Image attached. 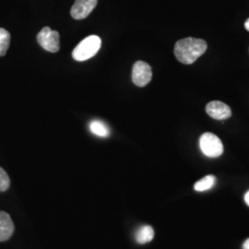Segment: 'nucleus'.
<instances>
[{"mask_svg":"<svg viewBox=\"0 0 249 249\" xmlns=\"http://www.w3.org/2000/svg\"><path fill=\"white\" fill-rule=\"evenodd\" d=\"M207 47L208 45L204 40L188 37L177 42L174 53L179 62L191 65L206 52Z\"/></svg>","mask_w":249,"mask_h":249,"instance_id":"f257e3e1","label":"nucleus"},{"mask_svg":"<svg viewBox=\"0 0 249 249\" xmlns=\"http://www.w3.org/2000/svg\"><path fill=\"white\" fill-rule=\"evenodd\" d=\"M101 45L102 41L99 36H88L74 48L72 52V56L76 61L80 62L88 60L98 53Z\"/></svg>","mask_w":249,"mask_h":249,"instance_id":"f03ea898","label":"nucleus"},{"mask_svg":"<svg viewBox=\"0 0 249 249\" xmlns=\"http://www.w3.org/2000/svg\"><path fill=\"white\" fill-rule=\"evenodd\" d=\"M199 147L203 154L210 158H217L223 152L222 141L213 133H204L199 139Z\"/></svg>","mask_w":249,"mask_h":249,"instance_id":"7ed1b4c3","label":"nucleus"},{"mask_svg":"<svg viewBox=\"0 0 249 249\" xmlns=\"http://www.w3.org/2000/svg\"><path fill=\"white\" fill-rule=\"evenodd\" d=\"M37 42L45 50L56 53L60 49V36L58 32L45 27L37 36Z\"/></svg>","mask_w":249,"mask_h":249,"instance_id":"20e7f679","label":"nucleus"},{"mask_svg":"<svg viewBox=\"0 0 249 249\" xmlns=\"http://www.w3.org/2000/svg\"><path fill=\"white\" fill-rule=\"evenodd\" d=\"M152 78V71L148 63L137 61L132 69V81L138 87H145Z\"/></svg>","mask_w":249,"mask_h":249,"instance_id":"39448f33","label":"nucleus"},{"mask_svg":"<svg viewBox=\"0 0 249 249\" xmlns=\"http://www.w3.org/2000/svg\"><path fill=\"white\" fill-rule=\"evenodd\" d=\"M98 0H76L72 6L71 14L75 19L87 18L95 9Z\"/></svg>","mask_w":249,"mask_h":249,"instance_id":"423d86ee","label":"nucleus"},{"mask_svg":"<svg viewBox=\"0 0 249 249\" xmlns=\"http://www.w3.org/2000/svg\"><path fill=\"white\" fill-rule=\"evenodd\" d=\"M206 112L216 120H225L231 116L230 107L220 101H213L206 106Z\"/></svg>","mask_w":249,"mask_h":249,"instance_id":"0eeeda50","label":"nucleus"},{"mask_svg":"<svg viewBox=\"0 0 249 249\" xmlns=\"http://www.w3.org/2000/svg\"><path fill=\"white\" fill-rule=\"evenodd\" d=\"M14 231V223L10 216L5 212H0V242L9 240Z\"/></svg>","mask_w":249,"mask_h":249,"instance_id":"6e6552de","label":"nucleus"},{"mask_svg":"<svg viewBox=\"0 0 249 249\" xmlns=\"http://www.w3.org/2000/svg\"><path fill=\"white\" fill-rule=\"evenodd\" d=\"M154 237V231L150 225H144L138 229L135 233V239L139 244H146L151 242Z\"/></svg>","mask_w":249,"mask_h":249,"instance_id":"1a4fd4ad","label":"nucleus"},{"mask_svg":"<svg viewBox=\"0 0 249 249\" xmlns=\"http://www.w3.org/2000/svg\"><path fill=\"white\" fill-rule=\"evenodd\" d=\"M89 130L91 133L101 137V138H107L110 134L109 128L107 124L102 121H98V120H94V121L90 122Z\"/></svg>","mask_w":249,"mask_h":249,"instance_id":"9d476101","label":"nucleus"},{"mask_svg":"<svg viewBox=\"0 0 249 249\" xmlns=\"http://www.w3.org/2000/svg\"><path fill=\"white\" fill-rule=\"evenodd\" d=\"M215 183H216V178L214 176L210 175V176H207L202 178L201 180L197 181L194 186V188L196 191L202 192V191H206V190L213 188Z\"/></svg>","mask_w":249,"mask_h":249,"instance_id":"9b49d317","label":"nucleus"},{"mask_svg":"<svg viewBox=\"0 0 249 249\" xmlns=\"http://www.w3.org/2000/svg\"><path fill=\"white\" fill-rule=\"evenodd\" d=\"M9 44L10 34L6 29L0 28V56H4L6 54L9 49Z\"/></svg>","mask_w":249,"mask_h":249,"instance_id":"f8f14e48","label":"nucleus"},{"mask_svg":"<svg viewBox=\"0 0 249 249\" xmlns=\"http://www.w3.org/2000/svg\"><path fill=\"white\" fill-rule=\"evenodd\" d=\"M10 186V180L6 171L0 167V192L6 191Z\"/></svg>","mask_w":249,"mask_h":249,"instance_id":"ddd939ff","label":"nucleus"},{"mask_svg":"<svg viewBox=\"0 0 249 249\" xmlns=\"http://www.w3.org/2000/svg\"><path fill=\"white\" fill-rule=\"evenodd\" d=\"M245 201H246V203H247L249 207V190L246 193V195H245Z\"/></svg>","mask_w":249,"mask_h":249,"instance_id":"4468645a","label":"nucleus"},{"mask_svg":"<svg viewBox=\"0 0 249 249\" xmlns=\"http://www.w3.org/2000/svg\"><path fill=\"white\" fill-rule=\"evenodd\" d=\"M243 249H249V238L248 240L245 241L243 245Z\"/></svg>","mask_w":249,"mask_h":249,"instance_id":"2eb2a0df","label":"nucleus"},{"mask_svg":"<svg viewBox=\"0 0 249 249\" xmlns=\"http://www.w3.org/2000/svg\"><path fill=\"white\" fill-rule=\"evenodd\" d=\"M245 28L247 31L249 32V18H248V20L245 22Z\"/></svg>","mask_w":249,"mask_h":249,"instance_id":"dca6fc26","label":"nucleus"}]
</instances>
